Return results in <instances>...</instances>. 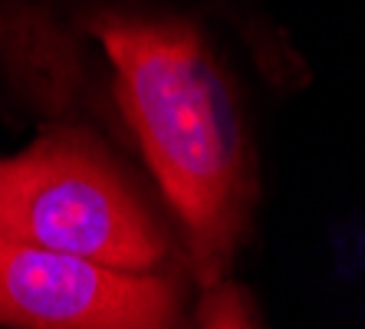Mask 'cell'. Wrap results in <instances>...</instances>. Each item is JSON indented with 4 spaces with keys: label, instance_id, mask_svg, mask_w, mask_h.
I'll use <instances>...</instances> for the list:
<instances>
[{
    "label": "cell",
    "instance_id": "cell-2",
    "mask_svg": "<svg viewBox=\"0 0 365 329\" xmlns=\"http://www.w3.org/2000/svg\"><path fill=\"white\" fill-rule=\"evenodd\" d=\"M0 237L132 273L171 263L168 231L122 165L69 126L0 158Z\"/></svg>",
    "mask_w": 365,
    "mask_h": 329
},
{
    "label": "cell",
    "instance_id": "cell-4",
    "mask_svg": "<svg viewBox=\"0 0 365 329\" xmlns=\"http://www.w3.org/2000/svg\"><path fill=\"white\" fill-rule=\"evenodd\" d=\"M195 329H264V326L257 320L250 293L234 280H224L217 287L204 290Z\"/></svg>",
    "mask_w": 365,
    "mask_h": 329
},
{
    "label": "cell",
    "instance_id": "cell-3",
    "mask_svg": "<svg viewBox=\"0 0 365 329\" xmlns=\"http://www.w3.org/2000/svg\"><path fill=\"white\" fill-rule=\"evenodd\" d=\"M185 287L175 273H132L0 237V326L178 329Z\"/></svg>",
    "mask_w": 365,
    "mask_h": 329
},
{
    "label": "cell",
    "instance_id": "cell-1",
    "mask_svg": "<svg viewBox=\"0 0 365 329\" xmlns=\"http://www.w3.org/2000/svg\"><path fill=\"white\" fill-rule=\"evenodd\" d=\"M142 155L185 234L197 287L227 280L250 234L257 171L237 93L187 20L102 10L89 20Z\"/></svg>",
    "mask_w": 365,
    "mask_h": 329
}]
</instances>
